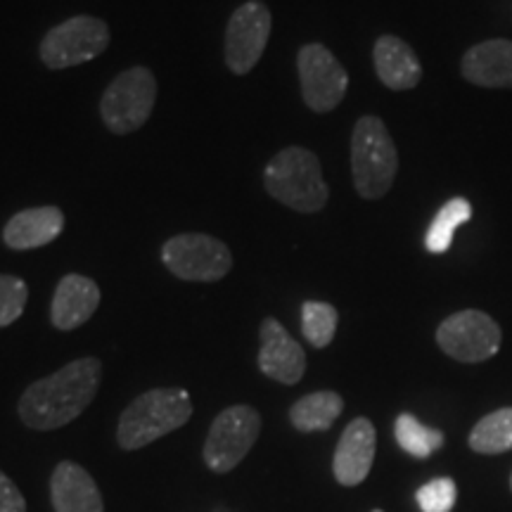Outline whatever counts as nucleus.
<instances>
[{"label":"nucleus","mask_w":512,"mask_h":512,"mask_svg":"<svg viewBox=\"0 0 512 512\" xmlns=\"http://www.w3.org/2000/svg\"><path fill=\"white\" fill-rule=\"evenodd\" d=\"M100 287L86 275L69 273L57 285L50 320L57 330H76L98 311Z\"/></svg>","instance_id":"15"},{"label":"nucleus","mask_w":512,"mask_h":512,"mask_svg":"<svg viewBox=\"0 0 512 512\" xmlns=\"http://www.w3.org/2000/svg\"><path fill=\"white\" fill-rule=\"evenodd\" d=\"M467 441L472 451L484 453V456L512 451V408H501L479 420Z\"/></svg>","instance_id":"21"},{"label":"nucleus","mask_w":512,"mask_h":512,"mask_svg":"<svg viewBox=\"0 0 512 512\" xmlns=\"http://www.w3.org/2000/svg\"><path fill=\"white\" fill-rule=\"evenodd\" d=\"M460 72L479 88H512V41L491 38L463 55Z\"/></svg>","instance_id":"14"},{"label":"nucleus","mask_w":512,"mask_h":512,"mask_svg":"<svg viewBox=\"0 0 512 512\" xmlns=\"http://www.w3.org/2000/svg\"><path fill=\"white\" fill-rule=\"evenodd\" d=\"M373 512H382V510H373Z\"/></svg>","instance_id":"27"},{"label":"nucleus","mask_w":512,"mask_h":512,"mask_svg":"<svg viewBox=\"0 0 512 512\" xmlns=\"http://www.w3.org/2000/svg\"><path fill=\"white\" fill-rule=\"evenodd\" d=\"M501 339V328L496 320L477 309L453 313L437 330L441 351L460 363L489 361L501 349Z\"/></svg>","instance_id":"9"},{"label":"nucleus","mask_w":512,"mask_h":512,"mask_svg":"<svg viewBox=\"0 0 512 512\" xmlns=\"http://www.w3.org/2000/svg\"><path fill=\"white\" fill-rule=\"evenodd\" d=\"M399 171V152L387 126L377 117H361L351 136V174L363 200H380Z\"/></svg>","instance_id":"4"},{"label":"nucleus","mask_w":512,"mask_h":512,"mask_svg":"<svg viewBox=\"0 0 512 512\" xmlns=\"http://www.w3.org/2000/svg\"><path fill=\"white\" fill-rule=\"evenodd\" d=\"M377 434L373 422L368 418L351 420L339 439L335 460H332V472L342 486H358L368 477L370 467L375 460Z\"/></svg>","instance_id":"13"},{"label":"nucleus","mask_w":512,"mask_h":512,"mask_svg":"<svg viewBox=\"0 0 512 512\" xmlns=\"http://www.w3.org/2000/svg\"><path fill=\"white\" fill-rule=\"evenodd\" d=\"M102 377L100 358H76L31 384L19 399V418L31 430H60L91 406Z\"/></svg>","instance_id":"1"},{"label":"nucleus","mask_w":512,"mask_h":512,"mask_svg":"<svg viewBox=\"0 0 512 512\" xmlns=\"http://www.w3.org/2000/svg\"><path fill=\"white\" fill-rule=\"evenodd\" d=\"M304 102L313 112H332L344 100L349 88L347 69L320 43H309L297 57Z\"/></svg>","instance_id":"10"},{"label":"nucleus","mask_w":512,"mask_h":512,"mask_svg":"<svg viewBox=\"0 0 512 512\" xmlns=\"http://www.w3.org/2000/svg\"><path fill=\"white\" fill-rule=\"evenodd\" d=\"M259 368L266 377L283 384H297L304 377L306 354L302 344L275 318H266L259 330Z\"/></svg>","instance_id":"12"},{"label":"nucleus","mask_w":512,"mask_h":512,"mask_svg":"<svg viewBox=\"0 0 512 512\" xmlns=\"http://www.w3.org/2000/svg\"><path fill=\"white\" fill-rule=\"evenodd\" d=\"M162 261L176 278L190 283H214L233 268V254L221 240L202 233H185L166 240Z\"/></svg>","instance_id":"8"},{"label":"nucleus","mask_w":512,"mask_h":512,"mask_svg":"<svg viewBox=\"0 0 512 512\" xmlns=\"http://www.w3.org/2000/svg\"><path fill=\"white\" fill-rule=\"evenodd\" d=\"M261 432V415L252 406H230L216 415L204 444V463L216 475L235 470L252 451Z\"/></svg>","instance_id":"6"},{"label":"nucleus","mask_w":512,"mask_h":512,"mask_svg":"<svg viewBox=\"0 0 512 512\" xmlns=\"http://www.w3.org/2000/svg\"><path fill=\"white\" fill-rule=\"evenodd\" d=\"M339 313L328 302H306L302 306V332L306 342L316 349H325L335 339Z\"/></svg>","instance_id":"23"},{"label":"nucleus","mask_w":512,"mask_h":512,"mask_svg":"<svg viewBox=\"0 0 512 512\" xmlns=\"http://www.w3.org/2000/svg\"><path fill=\"white\" fill-rule=\"evenodd\" d=\"M110 46V29L98 17L79 15L57 24L41 43V60L48 69H69L91 62Z\"/></svg>","instance_id":"7"},{"label":"nucleus","mask_w":512,"mask_h":512,"mask_svg":"<svg viewBox=\"0 0 512 512\" xmlns=\"http://www.w3.org/2000/svg\"><path fill=\"white\" fill-rule=\"evenodd\" d=\"M29 290L27 283L15 275H0V328L12 325L24 313Z\"/></svg>","instance_id":"24"},{"label":"nucleus","mask_w":512,"mask_h":512,"mask_svg":"<svg viewBox=\"0 0 512 512\" xmlns=\"http://www.w3.org/2000/svg\"><path fill=\"white\" fill-rule=\"evenodd\" d=\"M64 228V214L57 207H36L19 211L3 230L5 245L12 249L46 247L57 240Z\"/></svg>","instance_id":"18"},{"label":"nucleus","mask_w":512,"mask_h":512,"mask_svg":"<svg viewBox=\"0 0 512 512\" xmlns=\"http://www.w3.org/2000/svg\"><path fill=\"white\" fill-rule=\"evenodd\" d=\"M273 17L266 3L249 0L230 17L226 29V62L233 74H249L264 55Z\"/></svg>","instance_id":"11"},{"label":"nucleus","mask_w":512,"mask_h":512,"mask_svg":"<svg viewBox=\"0 0 512 512\" xmlns=\"http://www.w3.org/2000/svg\"><path fill=\"white\" fill-rule=\"evenodd\" d=\"M192 415V401L183 389H150L121 413L117 441L124 451H138L183 427Z\"/></svg>","instance_id":"3"},{"label":"nucleus","mask_w":512,"mask_h":512,"mask_svg":"<svg viewBox=\"0 0 512 512\" xmlns=\"http://www.w3.org/2000/svg\"><path fill=\"white\" fill-rule=\"evenodd\" d=\"M510 486H512V479H510Z\"/></svg>","instance_id":"28"},{"label":"nucleus","mask_w":512,"mask_h":512,"mask_svg":"<svg viewBox=\"0 0 512 512\" xmlns=\"http://www.w3.org/2000/svg\"><path fill=\"white\" fill-rule=\"evenodd\" d=\"M380 81L392 91H411L422 79V67L415 50L399 36H380L373 50Z\"/></svg>","instance_id":"17"},{"label":"nucleus","mask_w":512,"mask_h":512,"mask_svg":"<svg viewBox=\"0 0 512 512\" xmlns=\"http://www.w3.org/2000/svg\"><path fill=\"white\" fill-rule=\"evenodd\" d=\"M415 501H418L422 512H451L458 501V486L448 477L432 479V482L420 486Z\"/></svg>","instance_id":"25"},{"label":"nucleus","mask_w":512,"mask_h":512,"mask_svg":"<svg viewBox=\"0 0 512 512\" xmlns=\"http://www.w3.org/2000/svg\"><path fill=\"white\" fill-rule=\"evenodd\" d=\"M55 512H105L95 479L72 460H62L50 477Z\"/></svg>","instance_id":"16"},{"label":"nucleus","mask_w":512,"mask_h":512,"mask_svg":"<svg viewBox=\"0 0 512 512\" xmlns=\"http://www.w3.org/2000/svg\"><path fill=\"white\" fill-rule=\"evenodd\" d=\"M264 185L273 200L283 202L294 211H302V214L320 211L330 197L318 157L299 145L285 147L268 162Z\"/></svg>","instance_id":"2"},{"label":"nucleus","mask_w":512,"mask_h":512,"mask_svg":"<svg viewBox=\"0 0 512 512\" xmlns=\"http://www.w3.org/2000/svg\"><path fill=\"white\" fill-rule=\"evenodd\" d=\"M344 411V401L337 392L306 394L290 408V420L299 432H325L335 425Z\"/></svg>","instance_id":"19"},{"label":"nucleus","mask_w":512,"mask_h":512,"mask_svg":"<svg viewBox=\"0 0 512 512\" xmlns=\"http://www.w3.org/2000/svg\"><path fill=\"white\" fill-rule=\"evenodd\" d=\"M157 100V79L150 69L133 67L110 83L100 102V114L112 133L126 136L150 119Z\"/></svg>","instance_id":"5"},{"label":"nucleus","mask_w":512,"mask_h":512,"mask_svg":"<svg viewBox=\"0 0 512 512\" xmlns=\"http://www.w3.org/2000/svg\"><path fill=\"white\" fill-rule=\"evenodd\" d=\"M0 512H27V501H24L22 491L3 472H0Z\"/></svg>","instance_id":"26"},{"label":"nucleus","mask_w":512,"mask_h":512,"mask_svg":"<svg viewBox=\"0 0 512 512\" xmlns=\"http://www.w3.org/2000/svg\"><path fill=\"white\" fill-rule=\"evenodd\" d=\"M472 219V204L465 197H453L437 211L425 235V247L432 254H444L453 245V235Z\"/></svg>","instance_id":"20"},{"label":"nucleus","mask_w":512,"mask_h":512,"mask_svg":"<svg viewBox=\"0 0 512 512\" xmlns=\"http://www.w3.org/2000/svg\"><path fill=\"white\" fill-rule=\"evenodd\" d=\"M394 434L399 446L406 453H411L413 458H430L434 451L444 446V432L422 425L411 413H401L396 418Z\"/></svg>","instance_id":"22"}]
</instances>
